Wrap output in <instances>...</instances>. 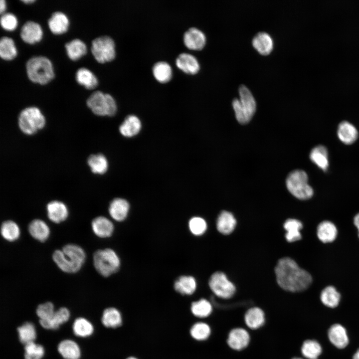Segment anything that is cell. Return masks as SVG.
<instances>
[{"instance_id":"23","label":"cell","mask_w":359,"mask_h":359,"mask_svg":"<svg viewBox=\"0 0 359 359\" xmlns=\"http://www.w3.org/2000/svg\"><path fill=\"white\" fill-rule=\"evenodd\" d=\"M28 230L34 239L41 242L47 240L50 235L48 226L44 221L39 219L32 220L28 224Z\"/></svg>"},{"instance_id":"44","label":"cell","mask_w":359,"mask_h":359,"mask_svg":"<svg viewBox=\"0 0 359 359\" xmlns=\"http://www.w3.org/2000/svg\"><path fill=\"white\" fill-rule=\"evenodd\" d=\"M190 333L194 339L199 341H204L210 336L211 328L207 324L199 322L191 327Z\"/></svg>"},{"instance_id":"32","label":"cell","mask_w":359,"mask_h":359,"mask_svg":"<svg viewBox=\"0 0 359 359\" xmlns=\"http://www.w3.org/2000/svg\"><path fill=\"white\" fill-rule=\"evenodd\" d=\"M101 322L107 328L118 327L121 325L122 323L121 313L115 308H107L103 312Z\"/></svg>"},{"instance_id":"47","label":"cell","mask_w":359,"mask_h":359,"mask_svg":"<svg viewBox=\"0 0 359 359\" xmlns=\"http://www.w3.org/2000/svg\"><path fill=\"white\" fill-rule=\"evenodd\" d=\"M188 225L190 231L195 235H202L207 228L205 221L200 217H194L191 218Z\"/></svg>"},{"instance_id":"46","label":"cell","mask_w":359,"mask_h":359,"mask_svg":"<svg viewBox=\"0 0 359 359\" xmlns=\"http://www.w3.org/2000/svg\"><path fill=\"white\" fill-rule=\"evenodd\" d=\"M54 306L51 302H46L39 304L36 309V314L39 320L47 319L51 318L55 313Z\"/></svg>"},{"instance_id":"35","label":"cell","mask_w":359,"mask_h":359,"mask_svg":"<svg viewBox=\"0 0 359 359\" xmlns=\"http://www.w3.org/2000/svg\"><path fill=\"white\" fill-rule=\"evenodd\" d=\"M87 164L91 172L95 174L103 175L107 171L108 168V161L101 154L90 155L88 158Z\"/></svg>"},{"instance_id":"51","label":"cell","mask_w":359,"mask_h":359,"mask_svg":"<svg viewBox=\"0 0 359 359\" xmlns=\"http://www.w3.org/2000/svg\"><path fill=\"white\" fill-rule=\"evenodd\" d=\"M353 359H359V349L357 351L354 355Z\"/></svg>"},{"instance_id":"15","label":"cell","mask_w":359,"mask_h":359,"mask_svg":"<svg viewBox=\"0 0 359 359\" xmlns=\"http://www.w3.org/2000/svg\"><path fill=\"white\" fill-rule=\"evenodd\" d=\"M265 321L264 312L258 307L249 308L244 315L245 324L251 330H256L261 328L265 324Z\"/></svg>"},{"instance_id":"39","label":"cell","mask_w":359,"mask_h":359,"mask_svg":"<svg viewBox=\"0 0 359 359\" xmlns=\"http://www.w3.org/2000/svg\"><path fill=\"white\" fill-rule=\"evenodd\" d=\"M155 78L161 83L169 81L172 76V69L168 62L164 61L156 62L153 67Z\"/></svg>"},{"instance_id":"5","label":"cell","mask_w":359,"mask_h":359,"mask_svg":"<svg viewBox=\"0 0 359 359\" xmlns=\"http://www.w3.org/2000/svg\"><path fill=\"white\" fill-rule=\"evenodd\" d=\"M93 261L96 270L105 277L117 272L120 266V260L118 255L111 248L95 251Z\"/></svg>"},{"instance_id":"6","label":"cell","mask_w":359,"mask_h":359,"mask_svg":"<svg viewBox=\"0 0 359 359\" xmlns=\"http://www.w3.org/2000/svg\"><path fill=\"white\" fill-rule=\"evenodd\" d=\"M18 127L22 132L31 135L42 129L45 125V119L39 108L34 106L23 109L18 118Z\"/></svg>"},{"instance_id":"12","label":"cell","mask_w":359,"mask_h":359,"mask_svg":"<svg viewBox=\"0 0 359 359\" xmlns=\"http://www.w3.org/2000/svg\"><path fill=\"white\" fill-rule=\"evenodd\" d=\"M20 37L24 42L33 44L39 41L43 35L41 26L37 22L28 20L22 26L20 30Z\"/></svg>"},{"instance_id":"28","label":"cell","mask_w":359,"mask_h":359,"mask_svg":"<svg viewBox=\"0 0 359 359\" xmlns=\"http://www.w3.org/2000/svg\"><path fill=\"white\" fill-rule=\"evenodd\" d=\"M317 233L318 237L322 242H331L337 237V229L331 221H324L318 226Z\"/></svg>"},{"instance_id":"48","label":"cell","mask_w":359,"mask_h":359,"mask_svg":"<svg viewBox=\"0 0 359 359\" xmlns=\"http://www.w3.org/2000/svg\"><path fill=\"white\" fill-rule=\"evenodd\" d=\"M0 24L5 30L12 31L15 29L17 25V19L12 13H3L0 17Z\"/></svg>"},{"instance_id":"37","label":"cell","mask_w":359,"mask_h":359,"mask_svg":"<svg viewBox=\"0 0 359 359\" xmlns=\"http://www.w3.org/2000/svg\"><path fill=\"white\" fill-rule=\"evenodd\" d=\"M16 331L19 342L23 345L34 342L36 332L34 325L30 322H25L18 326Z\"/></svg>"},{"instance_id":"30","label":"cell","mask_w":359,"mask_h":359,"mask_svg":"<svg viewBox=\"0 0 359 359\" xmlns=\"http://www.w3.org/2000/svg\"><path fill=\"white\" fill-rule=\"evenodd\" d=\"M75 78L79 84L84 86L88 89L94 88L98 83L95 75L85 67H81L77 70Z\"/></svg>"},{"instance_id":"25","label":"cell","mask_w":359,"mask_h":359,"mask_svg":"<svg viewBox=\"0 0 359 359\" xmlns=\"http://www.w3.org/2000/svg\"><path fill=\"white\" fill-rule=\"evenodd\" d=\"M252 45L262 55H268L272 50L273 41L271 36L267 32H259L252 39Z\"/></svg>"},{"instance_id":"1","label":"cell","mask_w":359,"mask_h":359,"mask_svg":"<svg viewBox=\"0 0 359 359\" xmlns=\"http://www.w3.org/2000/svg\"><path fill=\"white\" fill-rule=\"evenodd\" d=\"M275 273L278 285L284 290L291 292L304 291L312 282L310 274L301 268L290 257H283L278 260Z\"/></svg>"},{"instance_id":"21","label":"cell","mask_w":359,"mask_h":359,"mask_svg":"<svg viewBox=\"0 0 359 359\" xmlns=\"http://www.w3.org/2000/svg\"><path fill=\"white\" fill-rule=\"evenodd\" d=\"M176 63L178 68L186 73L194 74L199 70V64L197 59L190 53H180L177 58Z\"/></svg>"},{"instance_id":"13","label":"cell","mask_w":359,"mask_h":359,"mask_svg":"<svg viewBox=\"0 0 359 359\" xmlns=\"http://www.w3.org/2000/svg\"><path fill=\"white\" fill-rule=\"evenodd\" d=\"M183 42L189 49L200 50L205 44L206 37L204 33L198 28L190 27L183 34Z\"/></svg>"},{"instance_id":"42","label":"cell","mask_w":359,"mask_h":359,"mask_svg":"<svg viewBox=\"0 0 359 359\" xmlns=\"http://www.w3.org/2000/svg\"><path fill=\"white\" fill-rule=\"evenodd\" d=\"M302 355L307 359H318L322 352V347L316 340H307L301 346Z\"/></svg>"},{"instance_id":"7","label":"cell","mask_w":359,"mask_h":359,"mask_svg":"<svg viewBox=\"0 0 359 359\" xmlns=\"http://www.w3.org/2000/svg\"><path fill=\"white\" fill-rule=\"evenodd\" d=\"M308 176L303 170H296L288 176L286 184L289 191L296 198L306 200L313 195L312 187L308 184Z\"/></svg>"},{"instance_id":"54","label":"cell","mask_w":359,"mask_h":359,"mask_svg":"<svg viewBox=\"0 0 359 359\" xmlns=\"http://www.w3.org/2000/svg\"><path fill=\"white\" fill-rule=\"evenodd\" d=\"M127 359H136V358H134V357H129V358H127Z\"/></svg>"},{"instance_id":"45","label":"cell","mask_w":359,"mask_h":359,"mask_svg":"<svg viewBox=\"0 0 359 359\" xmlns=\"http://www.w3.org/2000/svg\"><path fill=\"white\" fill-rule=\"evenodd\" d=\"M24 359H41L44 355V347L34 342L24 345Z\"/></svg>"},{"instance_id":"27","label":"cell","mask_w":359,"mask_h":359,"mask_svg":"<svg viewBox=\"0 0 359 359\" xmlns=\"http://www.w3.org/2000/svg\"><path fill=\"white\" fill-rule=\"evenodd\" d=\"M236 221L233 215L227 211H222L219 214L216 221L218 231L225 235L231 233L234 229Z\"/></svg>"},{"instance_id":"36","label":"cell","mask_w":359,"mask_h":359,"mask_svg":"<svg viewBox=\"0 0 359 359\" xmlns=\"http://www.w3.org/2000/svg\"><path fill=\"white\" fill-rule=\"evenodd\" d=\"M74 334L79 337L86 338L91 336L94 332L92 323L84 317L76 318L72 324Z\"/></svg>"},{"instance_id":"50","label":"cell","mask_w":359,"mask_h":359,"mask_svg":"<svg viewBox=\"0 0 359 359\" xmlns=\"http://www.w3.org/2000/svg\"><path fill=\"white\" fill-rule=\"evenodd\" d=\"M354 221V224H355V226L358 229L359 232V213L355 216Z\"/></svg>"},{"instance_id":"49","label":"cell","mask_w":359,"mask_h":359,"mask_svg":"<svg viewBox=\"0 0 359 359\" xmlns=\"http://www.w3.org/2000/svg\"><path fill=\"white\" fill-rule=\"evenodd\" d=\"M6 1L4 0H0V12L1 14H2L3 12H4L6 7Z\"/></svg>"},{"instance_id":"33","label":"cell","mask_w":359,"mask_h":359,"mask_svg":"<svg viewBox=\"0 0 359 359\" xmlns=\"http://www.w3.org/2000/svg\"><path fill=\"white\" fill-rule=\"evenodd\" d=\"M311 161L323 171H326L329 166L328 151L326 147L319 145L310 152Z\"/></svg>"},{"instance_id":"18","label":"cell","mask_w":359,"mask_h":359,"mask_svg":"<svg viewBox=\"0 0 359 359\" xmlns=\"http://www.w3.org/2000/svg\"><path fill=\"white\" fill-rule=\"evenodd\" d=\"M91 227L96 236L103 238L111 236L114 231L113 223L103 216L94 218L91 222Z\"/></svg>"},{"instance_id":"24","label":"cell","mask_w":359,"mask_h":359,"mask_svg":"<svg viewBox=\"0 0 359 359\" xmlns=\"http://www.w3.org/2000/svg\"><path fill=\"white\" fill-rule=\"evenodd\" d=\"M142 124L138 117L134 115L128 116L119 127V131L125 137L131 138L140 131Z\"/></svg>"},{"instance_id":"19","label":"cell","mask_w":359,"mask_h":359,"mask_svg":"<svg viewBox=\"0 0 359 359\" xmlns=\"http://www.w3.org/2000/svg\"><path fill=\"white\" fill-rule=\"evenodd\" d=\"M130 208L129 202L125 199L116 198L110 203L109 213L117 221H122L127 217Z\"/></svg>"},{"instance_id":"10","label":"cell","mask_w":359,"mask_h":359,"mask_svg":"<svg viewBox=\"0 0 359 359\" xmlns=\"http://www.w3.org/2000/svg\"><path fill=\"white\" fill-rule=\"evenodd\" d=\"M209 286L212 292L218 297L227 299L233 296L236 291L234 285L222 272H216L210 276Z\"/></svg>"},{"instance_id":"40","label":"cell","mask_w":359,"mask_h":359,"mask_svg":"<svg viewBox=\"0 0 359 359\" xmlns=\"http://www.w3.org/2000/svg\"><path fill=\"white\" fill-rule=\"evenodd\" d=\"M0 233L5 240L13 242L19 238L20 231L17 223L12 220H7L2 223Z\"/></svg>"},{"instance_id":"17","label":"cell","mask_w":359,"mask_h":359,"mask_svg":"<svg viewBox=\"0 0 359 359\" xmlns=\"http://www.w3.org/2000/svg\"><path fill=\"white\" fill-rule=\"evenodd\" d=\"M329 339L336 348L343 349L349 344V338L346 329L339 324L333 325L328 332Z\"/></svg>"},{"instance_id":"31","label":"cell","mask_w":359,"mask_h":359,"mask_svg":"<svg viewBox=\"0 0 359 359\" xmlns=\"http://www.w3.org/2000/svg\"><path fill=\"white\" fill-rule=\"evenodd\" d=\"M196 288V281L191 276H181L174 283L175 290L182 295H191Z\"/></svg>"},{"instance_id":"8","label":"cell","mask_w":359,"mask_h":359,"mask_svg":"<svg viewBox=\"0 0 359 359\" xmlns=\"http://www.w3.org/2000/svg\"><path fill=\"white\" fill-rule=\"evenodd\" d=\"M87 106L98 116H114L117 111V105L113 96L101 91L93 92L86 101Z\"/></svg>"},{"instance_id":"2","label":"cell","mask_w":359,"mask_h":359,"mask_svg":"<svg viewBox=\"0 0 359 359\" xmlns=\"http://www.w3.org/2000/svg\"><path fill=\"white\" fill-rule=\"evenodd\" d=\"M52 257L61 271L67 273H75L80 270L84 264L86 254L80 246L67 244L61 250H55Z\"/></svg>"},{"instance_id":"26","label":"cell","mask_w":359,"mask_h":359,"mask_svg":"<svg viewBox=\"0 0 359 359\" xmlns=\"http://www.w3.org/2000/svg\"><path fill=\"white\" fill-rule=\"evenodd\" d=\"M337 134L339 139L345 144H352L358 137L356 128L348 121H343L338 126Z\"/></svg>"},{"instance_id":"34","label":"cell","mask_w":359,"mask_h":359,"mask_svg":"<svg viewBox=\"0 0 359 359\" xmlns=\"http://www.w3.org/2000/svg\"><path fill=\"white\" fill-rule=\"evenodd\" d=\"M302 222L296 219L290 218L286 220L284 224V228L287 232L285 237L289 242H293L301 239L300 230L302 228Z\"/></svg>"},{"instance_id":"4","label":"cell","mask_w":359,"mask_h":359,"mask_svg":"<svg viewBox=\"0 0 359 359\" xmlns=\"http://www.w3.org/2000/svg\"><path fill=\"white\" fill-rule=\"evenodd\" d=\"M239 94L240 98H234L232 104L236 119L240 124H245L254 115L256 104L252 94L246 86L241 85L239 87Z\"/></svg>"},{"instance_id":"41","label":"cell","mask_w":359,"mask_h":359,"mask_svg":"<svg viewBox=\"0 0 359 359\" xmlns=\"http://www.w3.org/2000/svg\"><path fill=\"white\" fill-rule=\"evenodd\" d=\"M322 303L330 308H335L339 305L341 295L336 289L332 286L326 287L321 293Z\"/></svg>"},{"instance_id":"53","label":"cell","mask_w":359,"mask_h":359,"mask_svg":"<svg viewBox=\"0 0 359 359\" xmlns=\"http://www.w3.org/2000/svg\"><path fill=\"white\" fill-rule=\"evenodd\" d=\"M291 359H302L301 358H299V357H294Z\"/></svg>"},{"instance_id":"22","label":"cell","mask_w":359,"mask_h":359,"mask_svg":"<svg viewBox=\"0 0 359 359\" xmlns=\"http://www.w3.org/2000/svg\"><path fill=\"white\" fill-rule=\"evenodd\" d=\"M48 24L51 31L56 34L66 32L69 27L67 16L62 11L54 12L48 19Z\"/></svg>"},{"instance_id":"9","label":"cell","mask_w":359,"mask_h":359,"mask_svg":"<svg viewBox=\"0 0 359 359\" xmlns=\"http://www.w3.org/2000/svg\"><path fill=\"white\" fill-rule=\"evenodd\" d=\"M91 49L95 59L99 63L111 61L116 55L114 41L107 35L94 39L92 41Z\"/></svg>"},{"instance_id":"16","label":"cell","mask_w":359,"mask_h":359,"mask_svg":"<svg viewBox=\"0 0 359 359\" xmlns=\"http://www.w3.org/2000/svg\"><path fill=\"white\" fill-rule=\"evenodd\" d=\"M47 217L55 223H60L65 221L68 216V210L66 205L58 200H52L46 205Z\"/></svg>"},{"instance_id":"52","label":"cell","mask_w":359,"mask_h":359,"mask_svg":"<svg viewBox=\"0 0 359 359\" xmlns=\"http://www.w3.org/2000/svg\"><path fill=\"white\" fill-rule=\"evenodd\" d=\"M23 2L25 3H31L32 2H34L35 0H21Z\"/></svg>"},{"instance_id":"11","label":"cell","mask_w":359,"mask_h":359,"mask_svg":"<svg viewBox=\"0 0 359 359\" xmlns=\"http://www.w3.org/2000/svg\"><path fill=\"white\" fill-rule=\"evenodd\" d=\"M250 342L249 332L241 327L232 329L228 333L226 340L228 346L235 351L244 350L249 346Z\"/></svg>"},{"instance_id":"29","label":"cell","mask_w":359,"mask_h":359,"mask_svg":"<svg viewBox=\"0 0 359 359\" xmlns=\"http://www.w3.org/2000/svg\"><path fill=\"white\" fill-rule=\"evenodd\" d=\"M65 47L68 56L73 60H78L87 52L85 43L78 38L73 39L67 42Z\"/></svg>"},{"instance_id":"3","label":"cell","mask_w":359,"mask_h":359,"mask_svg":"<svg viewBox=\"0 0 359 359\" xmlns=\"http://www.w3.org/2000/svg\"><path fill=\"white\" fill-rule=\"evenodd\" d=\"M26 71L29 79L33 82L45 84L54 77L52 64L47 57L43 56H33L26 63Z\"/></svg>"},{"instance_id":"43","label":"cell","mask_w":359,"mask_h":359,"mask_svg":"<svg viewBox=\"0 0 359 359\" xmlns=\"http://www.w3.org/2000/svg\"><path fill=\"white\" fill-rule=\"evenodd\" d=\"M191 311L196 317L204 318L210 315L212 312V306L210 302L205 299H201L192 303Z\"/></svg>"},{"instance_id":"20","label":"cell","mask_w":359,"mask_h":359,"mask_svg":"<svg viewBox=\"0 0 359 359\" xmlns=\"http://www.w3.org/2000/svg\"><path fill=\"white\" fill-rule=\"evenodd\" d=\"M57 351L64 359H79L81 351L79 345L74 341L65 339L57 345Z\"/></svg>"},{"instance_id":"14","label":"cell","mask_w":359,"mask_h":359,"mask_svg":"<svg viewBox=\"0 0 359 359\" xmlns=\"http://www.w3.org/2000/svg\"><path fill=\"white\" fill-rule=\"evenodd\" d=\"M69 310L65 307H62L55 311L53 316L47 319L39 320L40 326L46 330H56L60 325L66 322L69 319Z\"/></svg>"},{"instance_id":"38","label":"cell","mask_w":359,"mask_h":359,"mask_svg":"<svg viewBox=\"0 0 359 359\" xmlns=\"http://www.w3.org/2000/svg\"><path fill=\"white\" fill-rule=\"evenodd\" d=\"M17 49L13 40L8 36H2L0 39V56L4 60H9L17 55Z\"/></svg>"}]
</instances>
